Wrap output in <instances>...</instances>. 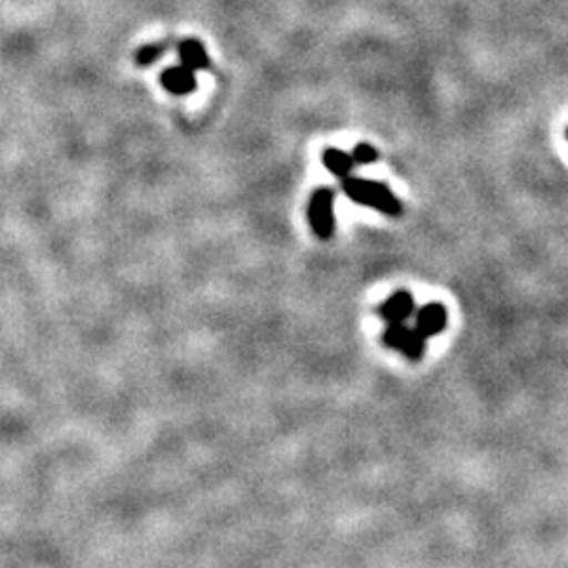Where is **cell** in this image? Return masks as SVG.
<instances>
[{"label": "cell", "mask_w": 568, "mask_h": 568, "mask_svg": "<svg viewBox=\"0 0 568 568\" xmlns=\"http://www.w3.org/2000/svg\"><path fill=\"white\" fill-rule=\"evenodd\" d=\"M342 190L352 203L373 209V211L387 215V217H400L403 215V203L389 190L387 183L363 180V178H345V180H342Z\"/></svg>", "instance_id": "cell-1"}, {"label": "cell", "mask_w": 568, "mask_h": 568, "mask_svg": "<svg viewBox=\"0 0 568 568\" xmlns=\"http://www.w3.org/2000/svg\"><path fill=\"white\" fill-rule=\"evenodd\" d=\"M307 224L321 241L335 236V192L331 187H318L307 201Z\"/></svg>", "instance_id": "cell-2"}, {"label": "cell", "mask_w": 568, "mask_h": 568, "mask_svg": "<svg viewBox=\"0 0 568 568\" xmlns=\"http://www.w3.org/2000/svg\"><path fill=\"white\" fill-rule=\"evenodd\" d=\"M426 342V337H422L415 326H408L406 323L387 325L382 335V344L386 345L387 349L403 352V356L410 363H419L424 358Z\"/></svg>", "instance_id": "cell-3"}, {"label": "cell", "mask_w": 568, "mask_h": 568, "mask_svg": "<svg viewBox=\"0 0 568 568\" xmlns=\"http://www.w3.org/2000/svg\"><path fill=\"white\" fill-rule=\"evenodd\" d=\"M377 314L386 321L387 325H403L417 314L415 297L408 291H396L377 307Z\"/></svg>", "instance_id": "cell-4"}, {"label": "cell", "mask_w": 568, "mask_h": 568, "mask_svg": "<svg viewBox=\"0 0 568 568\" xmlns=\"http://www.w3.org/2000/svg\"><path fill=\"white\" fill-rule=\"evenodd\" d=\"M448 326V312L445 305L440 302H434V304H427L417 310L415 314V328L422 337L432 339L436 335H440Z\"/></svg>", "instance_id": "cell-5"}, {"label": "cell", "mask_w": 568, "mask_h": 568, "mask_svg": "<svg viewBox=\"0 0 568 568\" xmlns=\"http://www.w3.org/2000/svg\"><path fill=\"white\" fill-rule=\"evenodd\" d=\"M161 84L164 91H169L171 95H190L196 91L199 81H196V72L187 70L185 65H169L161 74Z\"/></svg>", "instance_id": "cell-6"}, {"label": "cell", "mask_w": 568, "mask_h": 568, "mask_svg": "<svg viewBox=\"0 0 568 568\" xmlns=\"http://www.w3.org/2000/svg\"><path fill=\"white\" fill-rule=\"evenodd\" d=\"M178 55H180V63L192 72L211 70V58H209L203 42L196 41V39L178 42Z\"/></svg>", "instance_id": "cell-7"}, {"label": "cell", "mask_w": 568, "mask_h": 568, "mask_svg": "<svg viewBox=\"0 0 568 568\" xmlns=\"http://www.w3.org/2000/svg\"><path fill=\"white\" fill-rule=\"evenodd\" d=\"M323 164H325L326 171L339 180L345 178H352V171H354V159H352V152H344L339 148H325L323 150Z\"/></svg>", "instance_id": "cell-8"}, {"label": "cell", "mask_w": 568, "mask_h": 568, "mask_svg": "<svg viewBox=\"0 0 568 568\" xmlns=\"http://www.w3.org/2000/svg\"><path fill=\"white\" fill-rule=\"evenodd\" d=\"M171 44H173V41L143 44V47L138 49V53H135V63H138L140 68H148V65L156 63L161 58H164V53L171 49Z\"/></svg>", "instance_id": "cell-9"}, {"label": "cell", "mask_w": 568, "mask_h": 568, "mask_svg": "<svg viewBox=\"0 0 568 568\" xmlns=\"http://www.w3.org/2000/svg\"><path fill=\"white\" fill-rule=\"evenodd\" d=\"M352 159H354V163L366 166V164H373L379 161V152H377V148L371 145V143H358V145L352 150Z\"/></svg>", "instance_id": "cell-10"}, {"label": "cell", "mask_w": 568, "mask_h": 568, "mask_svg": "<svg viewBox=\"0 0 568 568\" xmlns=\"http://www.w3.org/2000/svg\"><path fill=\"white\" fill-rule=\"evenodd\" d=\"M567 140H568V129H567Z\"/></svg>", "instance_id": "cell-11"}]
</instances>
